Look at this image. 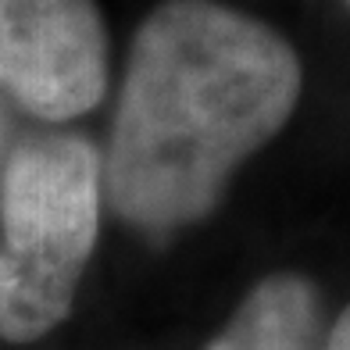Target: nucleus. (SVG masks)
<instances>
[{"label":"nucleus","instance_id":"obj_5","mask_svg":"<svg viewBox=\"0 0 350 350\" xmlns=\"http://www.w3.org/2000/svg\"><path fill=\"white\" fill-rule=\"evenodd\" d=\"M325 350H350V304H347L343 314L336 318V325H332Z\"/></svg>","mask_w":350,"mask_h":350},{"label":"nucleus","instance_id":"obj_3","mask_svg":"<svg viewBox=\"0 0 350 350\" xmlns=\"http://www.w3.org/2000/svg\"><path fill=\"white\" fill-rule=\"evenodd\" d=\"M0 83L51 122L90 111L107 83L93 0H0Z\"/></svg>","mask_w":350,"mask_h":350},{"label":"nucleus","instance_id":"obj_1","mask_svg":"<svg viewBox=\"0 0 350 350\" xmlns=\"http://www.w3.org/2000/svg\"><path fill=\"white\" fill-rule=\"evenodd\" d=\"M300 97V61L268 25L211 0H168L143 22L107 150L115 211L147 232L204 218L236 165Z\"/></svg>","mask_w":350,"mask_h":350},{"label":"nucleus","instance_id":"obj_4","mask_svg":"<svg viewBox=\"0 0 350 350\" xmlns=\"http://www.w3.org/2000/svg\"><path fill=\"white\" fill-rule=\"evenodd\" d=\"M208 350H318L314 286L300 275L265 279Z\"/></svg>","mask_w":350,"mask_h":350},{"label":"nucleus","instance_id":"obj_2","mask_svg":"<svg viewBox=\"0 0 350 350\" xmlns=\"http://www.w3.org/2000/svg\"><path fill=\"white\" fill-rule=\"evenodd\" d=\"M100 215V165L86 139H29L0 186V336L36 340L68 314Z\"/></svg>","mask_w":350,"mask_h":350}]
</instances>
